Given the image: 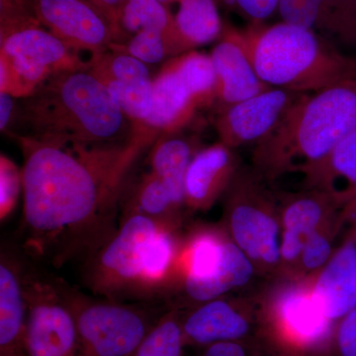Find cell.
<instances>
[{"label":"cell","instance_id":"obj_1","mask_svg":"<svg viewBox=\"0 0 356 356\" xmlns=\"http://www.w3.org/2000/svg\"><path fill=\"white\" fill-rule=\"evenodd\" d=\"M23 156L22 241L34 259L62 267L106 243L128 175L159 134L134 124L109 145H65L13 134Z\"/></svg>","mask_w":356,"mask_h":356},{"label":"cell","instance_id":"obj_2","mask_svg":"<svg viewBox=\"0 0 356 356\" xmlns=\"http://www.w3.org/2000/svg\"><path fill=\"white\" fill-rule=\"evenodd\" d=\"M88 67L56 74L20 99L16 122L28 135L65 145L117 144L132 137V121Z\"/></svg>","mask_w":356,"mask_h":356},{"label":"cell","instance_id":"obj_3","mask_svg":"<svg viewBox=\"0 0 356 356\" xmlns=\"http://www.w3.org/2000/svg\"><path fill=\"white\" fill-rule=\"evenodd\" d=\"M177 255L172 227L128 215L86 259L83 283L95 296L110 301L156 297L170 280Z\"/></svg>","mask_w":356,"mask_h":356},{"label":"cell","instance_id":"obj_4","mask_svg":"<svg viewBox=\"0 0 356 356\" xmlns=\"http://www.w3.org/2000/svg\"><path fill=\"white\" fill-rule=\"evenodd\" d=\"M356 130V79L304 93L273 132L257 144L255 159L273 172L310 168Z\"/></svg>","mask_w":356,"mask_h":356},{"label":"cell","instance_id":"obj_5","mask_svg":"<svg viewBox=\"0 0 356 356\" xmlns=\"http://www.w3.org/2000/svg\"><path fill=\"white\" fill-rule=\"evenodd\" d=\"M255 72L270 88L312 93L356 79V60L315 33L281 21L240 30Z\"/></svg>","mask_w":356,"mask_h":356},{"label":"cell","instance_id":"obj_6","mask_svg":"<svg viewBox=\"0 0 356 356\" xmlns=\"http://www.w3.org/2000/svg\"><path fill=\"white\" fill-rule=\"evenodd\" d=\"M88 65L38 21L0 30V92L23 99L50 77Z\"/></svg>","mask_w":356,"mask_h":356},{"label":"cell","instance_id":"obj_7","mask_svg":"<svg viewBox=\"0 0 356 356\" xmlns=\"http://www.w3.org/2000/svg\"><path fill=\"white\" fill-rule=\"evenodd\" d=\"M54 281L76 321L81 356H132L159 320L139 306L93 299Z\"/></svg>","mask_w":356,"mask_h":356},{"label":"cell","instance_id":"obj_8","mask_svg":"<svg viewBox=\"0 0 356 356\" xmlns=\"http://www.w3.org/2000/svg\"><path fill=\"white\" fill-rule=\"evenodd\" d=\"M218 81L210 55L192 50L166 60L153 79V105L143 125L161 134L188 127L198 111L214 106Z\"/></svg>","mask_w":356,"mask_h":356},{"label":"cell","instance_id":"obj_9","mask_svg":"<svg viewBox=\"0 0 356 356\" xmlns=\"http://www.w3.org/2000/svg\"><path fill=\"white\" fill-rule=\"evenodd\" d=\"M27 356H81L76 321L50 276L23 264Z\"/></svg>","mask_w":356,"mask_h":356},{"label":"cell","instance_id":"obj_10","mask_svg":"<svg viewBox=\"0 0 356 356\" xmlns=\"http://www.w3.org/2000/svg\"><path fill=\"white\" fill-rule=\"evenodd\" d=\"M182 259L185 291L195 301L217 299L245 284L252 274L248 255L238 245L210 233L194 236Z\"/></svg>","mask_w":356,"mask_h":356},{"label":"cell","instance_id":"obj_11","mask_svg":"<svg viewBox=\"0 0 356 356\" xmlns=\"http://www.w3.org/2000/svg\"><path fill=\"white\" fill-rule=\"evenodd\" d=\"M32 10L44 29L77 53L93 56L114 44L112 25L89 0H34Z\"/></svg>","mask_w":356,"mask_h":356},{"label":"cell","instance_id":"obj_12","mask_svg":"<svg viewBox=\"0 0 356 356\" xmlns=\"http://www.w3.org/2000/svg\"><path fill=\"white\" fill-rule=\"evenodd\" d=\"M304 93L271 88L218 111L215 128L220 142L229 147L266 139Z\"/></svg>","mask_w":356,"mask_h":356},{"label":"cell","instance_id":"obj_13","mask_svg":"<svg viewBox=\"0 0 356 356\" xmlns=\"http://www.w3.org/2000/svg\"><path fill=\"white\" fill-rule=\"evenodd\" d=\"M88 69L108 89L133 124L146 122L153 105V79L147 64L109 48L91 56Z\"/></svg>","mask_w":356,"mask_h":356},{"label":"cell","instance_id":"obj_14","mask_svg":"<svg viewBox=\"0 0 356 356\" xmlns=\"http://www.w3.org/2000/svg\"><path fill=\"white\" fill-rule=\"evenodd\" d=\"M277 13L356 60V0H280Z\"/></svg>","mask_w":356,"mask_h":356},{"label":"cell","instance_id":"obj_15","mask_svg":"<svg viewBox=\"0 0 356 356\" xmlns=\"http://www.w3.org/2000/svg\"><path fill=\"white\" fill-rule=\"evenodd\" d=\"M218 81V111L271 88L259 76L241 41L240 30L225 25L210 54Z\"/></svg>","mask_w":356,"mask_h":356},{"label":"cell","instance_id":"obj_16","mask_svg":"<svg viewBox=\"0 0 356 356\" xmlns=\"http://www.w3.org/2000/svg\"><path fill=\"white\" fill-rule=\"evenodd\" d=\"M28 305L23 264L7 252L0 261V356H27L25 337Z\"/></svg>","mask_w":356,"mask_h":356},{"label":"cell","instance_id":"obj_17","mask_svg":"<svg viewBox=\"0 0 356 356\" xmlns=\"http://www.w3.org/2000/svg\"><path fill=\"white\" fill-rule=\"evenodd\" d=\"M232 147L219 142L195 154L184 180V202L191 207L210 205L228 184L234 170Z\"/></svg>","mask_w":356,"mask_h":356},{"label":"cell","instance_id":"obj_18","mask_svg":"<svg viewBox=\"0 0 356 356\" xmlns=\"http://www.w3.org/2000/svg\"><path fill=\"white\" fill-rule=\"evenodd\" d=\"M314 295L330 320H341L356 309V245H343L327 262Z\"/></svg>","mask_w":356,"mask_h":356},{"label":"cell","instance_id":"obj_19","mask_svg":"<svg viewBox=\"0 0 356 356\" xmlns=\"http://www.w3.org/2000/svg\"><path fill=\"white\" fill-rule=\"evenodd\" d=\"M185 343L207 346L240 341L250 332L247 318L220 300L206 302L181 323Z\"/></svg>","mask_w":356,"mask_h":356},{"label":"cell","instance_id":"obj_20","mask_svg":"<svg viewBox=\"0 0 356 356\" xmlns=\"http://www.w3.org/2000/svg\"><path fill=\"white\" fill-rule=\"evenodd\" d=\"M231 229L236 245L252 259L273 264L280 259L278 227L261 208L238 201L231 213Z\"/></svg>","mask_w":356,"mask_h":356},{"label":"cell","instance_id":"obj_21","mask_svg":"<svg viewBox=\"0 0 356 356\" xmlns=\"http://www.w3.org/2000/svg\"><path fill=\"white\" fill-rule=\"evenodd\" d=\"M184 131L161 134L149 154L151 172L168 185L180 205L184 202L185 175L192 159L200 151H197V139L187 137Z\"/></svg>","mask_w":356,"mask_h":356},{"label":"cell","instance_id":"obj_22","mask_svg":"<svg viewBox=\"0 0 356 356\" xmlns=\"http://www.w3.org/2000/svg\"><path fill=\"white\" fill-rule=\"evenodd\" d=\"M175 15L178 55L221 38L224 24L216 0H177Z\"/></svg>","mask_w":356,"mask_h":356},{"label":"cell","instance_id":"obj_23","mask_svg":"<svg viewBox=\"0 0 356 356\" xmlns=\"http://www.w3.org/2000/svg\"><path fill=\"white\" fill-rule=\"evenodd\" d=\"M283 327L295 343L312 346L325 341L331 332L332 321L325 316L314 293H292L280 308Z\"/></svg>","mask_w":356,"mask_h":356},{"label":"cell","instance_id":"obj_24","mask_svg":"<svg viewBox=\"0 0 356 356\" xmlns=\"http://www.w3.org/2000/svg\"><path fill=\"white\" fill-rule=\"evenodd\" d=\"M324 185L330 197L350 204L356 199V130L344 138L329 156L309 168Z\"/></svg>","mask_w":356,"mask_h":356},{"label":"cell","instance_id":"obj_25","mask_svg":"<svg viewBox=\"0 0 356 356\" xmlns=\"http://www.w3.org/2000/svg\"><path fill=\"white\" fill-rule=\"evenodd\" d=\"M165 33L172 44V58L178 56L175 15L159 0H128L118 20V32L114 44H123L140 31Z\"/></svg>","mask_w":356,"mask_h":356},{"label":"cell","instance_id":"obj_26","mask_svg":"<svg viewBox=\"0 0 356 356\" xmlns=\"http://www.w3.org/2000/svg\"><path fill=\"white\" fill-rule=\"evenodd\" d=\"M179 206L168 185L149 172L134 185L124 203L122 217L142 215L172 227L173 213Z\"/></svg>","mask_w":356,"mask_h":356},{"label":"cell","instance_id":"obj_27","mask_svg":"<svg viewBox=\"0 0 356 356\" xmlns=\"http://www.w3.org/2000/svg\"><path fill=\"white\" fill-rule=\"evenodd\" d=\"M184 343L181 324L168 314L159 318L132 356H182Z\"/></svg>","mask_w":356,"mask_h":356},{"label":"cell","instance_id":"obj_28","mask_svg":"<svg viewBox=\"0 0 356 356\" xmlns=\"http://www.w3.org/2000/svg\"><path fill=\"white\" fill-rule=\"evenodd\" d=\"M110 48L124 51L145 64H159L166 58H172L170 38L159 31H140L123 44H112Z\"/></svg>","mask_w":356,"mask_h":356},{"label":"cell","instance_id":"obj_29","mask_svg":"<svg viewBox=\"0 0 356 356\" xmlns=\"http://www.w3.org/2000/svg\"><path fill=\"white\" fill-rule=\"evenodd\" d=\"M323 216V202L316 196H302L287 206L283 215L285 231L308 238L315 233Z\"/></svg>","mask_w":356,"mask_h":356},{"label":"cell","instance_id":"obj_30","mask_svg":"<svg viewBox=\"0 0 356 356\" xmlns=\"http://www.w3.org/2000/svg\"><path fill=\"white\" fill-rule=\"evenodd\" d=\"M23 192L22 170L6 154L0 156V219L6 221Z\"/></svg>","mask_w":356,"mask_h":356},{"label":"cell","instance_id":"obj_31","mask_svg":"<svg viewBox=\"0 0 356 356\" xmlns=\"http://www.w3.org/2000/svg\"><path fill=\"white\" fill-rule=\"evenodd\" d=\"M280 0H224L234 7L252 24H261L274 13H277Z\"/></svg>","mask_w":356,"mask_h":356},{"label":"cell","instance_id":"obj_32","mask_svg":"<svg viewBox=\"0 0 356 356\" xmlns=\"http://www.w3.org/2000/svg\"><path fill=\"white\" fill-rule=\"evenodd\" d=\"M332 248L325 236L313 233L306 238L302 250L304 266L308 269H317L329 261Z\"/></svg>","mask_w":356,"mask_h":356},{"label":"cell","instance_id":"obj_33","mask_svg":"<svg viewBox=\"0 0 356 356\" xmlns=\"http://www.w3.org/2000/svg\"><path fill=\"white\" fill-rule=\"evenodd\" d=\"M334 346L336 356H356V309L341 318Z\"/></svg>","mask_w":356,"mask_h":356},{"label":"cell","instance_id":"obj_34","mask_svg":"<svg viewBox=\"0 0 356 356\" xmlns=\"http://www.w3.org/2000/svg\"><path fill=\"white\" fill-rule=\"evenodd\" d=\"M34 0H0V23L17 22L35 18Z\"/></svg>","mask_w":356,"mask_h":356},{"label":"cell","instance_id":"obj_35","mask_svg":"<svg viewBox=\"0 0 356 356\" xmlns=\"http://www.w3.org/2000/svg\"><path fill=\"white\" fill-rule=\"evenodd\" d=\"M18 98L7 92H0V130L10 134L17 116Z\"/></svg>","mask_w":356,"mask_h":356},{"label":"cell","instance_id":"obj_36","mask_svg":"<svg viewBox=\"0 0 356 356\" xmlns=\"http://www.w3.org/2000/svg\"><path fill=\"white\" fill-rule=\"evenodd\" d=\"M89 1L108 19L110 24L113 28L115 41H116L119 16L128 0H89Z\"/></svg>","mask_w":356,"mask_h":356},{"label":"cell","instance_id":"obj_37","mask_svg":"<svg viewBox=\"0 0 356 356\" xmlns=\"http://www.w3.org/2000/svg\"><path fill=\"white\" fill-rule=\"evenodd\" d=\"M203 356H248L247 350L240 341H225L211 344Z\"/></svg>","mask_w":356,"mask_h":356},{"label":"cell","instance_id":"obj_38","mask_svg":"<svg viewBox=\"0 0 356 356\" xmlns=\"http://www.w3.org/2000/svg\"><path fill=\"white\" fill-rule=\"evenodd\" d=\"M304 245L305 243L303 242L301 236L285 231L283 234L282 245L280 248L281 254L287 261H293L302 254Z\"/></svg>","mask_w":356,"mask_h":356},{"label":"cell","instance_id":"obj_39","mask_svg":"<svg viewBox=\"0 0 356 356\" xmlns=\"http://www.w3.org/2000/svg\"><path fill=\"white\" fill-rule=\"evenodd\" d=\"M348 206H350L351 212L356 215V199L355 200H353V202L348 204Z\"/></svg>","mask_w":356,"mask_h":356},{"label":"cell","instance_id":"obj_40","mask_svg":"<svg viewBox=\"0 0 356 356\" xmlns=\"http://www.w3.org/2000/svg\"><path fill=\"white\" fill-rule=\"evenodd\" d=\"M159 1H161V3L165 4L166 6H168V4L177 3V0H159Z\"/></svg>","mask_w":356,"mask_h":356}]
</instances>
